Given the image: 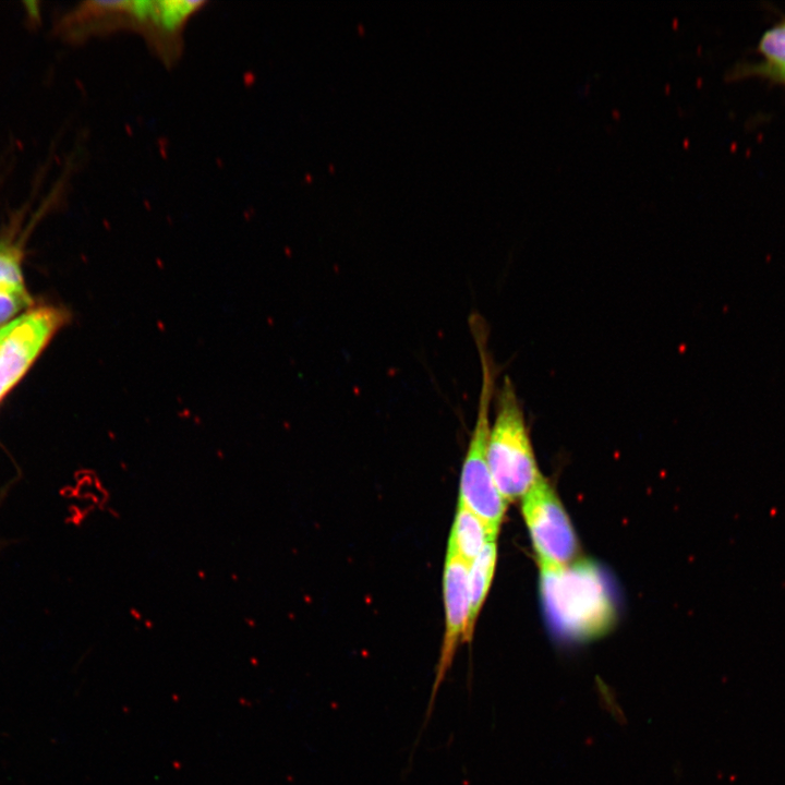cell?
<instances>
[{
    "label": "cell",
    "instance_id": "cell-1",
    "mask_svg": "<svg viewBox=\"0 0 785 785\" xmlns=\"http://www.w3.org/2000/svg\"><path fill=\"white\" fill-rule=\"evenodd\" d=\"M571 567L541 569L542 592L556 632L584 641L608 628L612 608L599 573L584 564Z\"/></svg>",
    "mask_w": 785,
    "mask_h": 785
},
{
    "label": "cell",
    "instance_id": "cell-2",
    "mask_svg": "<svg viewBox=\"0 0 785 785\" xmlns=\"http://www.w3.org/2000/svg\"><path fill=\"white\" fill-rule=\"evenodd\" d=\"M496 413L491 425L487 462L495 484L507 503L531 488L541 475L515 385L505 377L495 394Z\"/></svg>",
    "mask_w": 785,
    "mask_h": 785
},
{
    "label": "cell",
    "instance_id": "cell-3",
    "mask_svg": "<svg viewBox=\"0 0 785 785\" xmlns=\"http://www.w3.org/2000/svg\"><path fill=\"white\" fill-rule=\"evenodd\" d=\"M521 508L541 569L570 565L579 553L578 539L559 497L542 474L522 496Z\"/></svg>",
    "mask_w": 785,
    "mask_h": 785
},
{
    "label": "cell",
    "instance_id": "cell-4",
    "mask_svg": "<svg viewBox=\"0 0 785 785\" xmlns=\"http://www.w3.org/2000/svg\"><path fill=\"white\" fill-rule=\"evenodd\" d=\"M68 319L63 309L40 306L0 327V400Z\"/></svg>",
    "mask_w": 785,
    "mask_h": 785
},
{
    "label": "cell",
    "instance_id": "cell-5",
    "mask_svg": "<svg viewBox=\"0 0 785 785\" xmlns=\"http://www.w3.org/2000/svg\"><path fill=\"white\" fill-rule=\"evenodd\" d=\"M443 593L445 633L426 705L423 727L426 726L432 715L439 687L452 665L458 644L461 641L466 642L469 625V565L448 551L445 557Z\"/></svg>",
    "mask_w": 785,
    "mask_h": 785
},
{
    "label": "cell",
    "instance_id": "cell-6",
    "mask_svg": "<svg viewBox=\"0 0 785 785\" xmlns=\"http://www.w3.org/2000/svg\"><path fill=\"white\" fill-rule=\"evenodd\" d=\"M205 4L195 0H140L136 33L166 65H173L182 55L189 21Z\"/></svg>",
    "mask_w": 785,
    "mask_h": 785
},
{
    "label": "cell",
    "instance_id": "cell-7",
    "mask_svg": "<svg viewBox=\"0 0 785 785\" xmlns=\"http://www.w3.org/2000/svg\"><path fill=\"white\" fill-rule=\"evenodd\" d=\"M131 1H83L64 12L55 24V34L69 44L129 29Z\"/></svg>",
    "mask_w": 785,
    "mask_h": 785
},
{
    "label": "cell",
    "instance_id": "cell-8",
    "mask_svg": "<svg viewBox=\"0 0 785 785\" xmlns=\"http://www.w3.org/2000/svg\"><path fill=\"white\" fill-rule=\"evenodd\" d=\"M497 534L474 512L458 502L447 551L470 565L490 541Z\"/></svg>",
    "mask_w": 785,
    "mask_h": 785
},
{
    "label": "cell",
    "instance_id": "cell-9",
    "mask_svg": "<svg viewBox=\"0 0 785 785\" xmlns=\"http://www.w3.org/2000/svg\"><path fill=\"white\" fill-rule=\"evenodd\" d=\"M497 560L496 540L490 541L469 565L470 615L466 642H471L475 621L486 599Z\"/></svg>",
    "mask_w": 785,
    "mask_h": 785
},
{
    "label": "cell",
    "instance_id": "cell-10",
    "mask_svg": "<svg viewBox=\"0 0 785 785\" xmlns=\"http://www.w3.org/2000/svg\"><path fill=\"white\" fill-rule=\"evenodd\" d=\"M760 50L785 78V22L763 35Z\"/></svg>",
    "mask_w": 785,
    "mask_h": 785
},
{
    "label": "cell",
    "instance_id": "cell-11",
    "mask_svg": "<svg viewBox=\"0 0 785 785\" xmlns=\"http://www.w3.org/2000/svg\"><path fill=\"white\" fill-rule=\"evenodd\" d=\"M21 250L9 239L0 241V282L24 283L21 266Z\"/></svg>",
    "mask_w": 785,
    "mask_h": 785
},
{
    "label": "cell",
    "instance_id": "cell-12",
    "mask_svg": "<svg viewBox=\"0 0 785 785\" xmlns=\"http://www.w3.org/2000/svg\"><path fill=\"white\" fill-rule=\"evenodd\" d=\"M31 303L32 299L26 289H0V327L11 322L15 314Z\"/></svg>",
    "mask_w": 785,
    "mask_h": 785
}]
</instances>
